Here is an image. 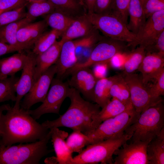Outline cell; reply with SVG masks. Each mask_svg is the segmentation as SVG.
Segmentation results:
<instances>
[{"mask_svg": "<svg viewBox=\"0 0 164 164\" xmlns=\"http://www.w3.org/2000/svg\"><path fill=\"white\" fill-rule=\"evenodd\" d=\"M146 0H141L143 5L144 3L146 1Z\"/></svg>", "mask_w": 164, "mask_h": 164, "instance_id": "f907efd6", "label": "cell"}, {"mask_svg": "<svg viewBox=\"0 0 164 164\" xmlns=\"http://www.w3.org/2000/svg\"><path fill=\"white\" fill-rule=\"evenodd\" d=\"M164 31V10L156 12L146 20L136 35L137 45L145 50L152 47Z\"/></svg>", "mask_w": 164, "mask_h": 164, "instance_id": "7c38bea8", "label": "cell"}, {"mask_svg": "<svg viewBox=\"0 0 164 164\" xmlns=\"http://www.w3.org/2000/svg\"><path fill=\"white\" fill-rule=\"evenodd\" d=\"M2 80V78L1 75L0 74V80Z\"/></svg>", "mask_w": 164, "mask_h": 164, "instance_id": "816d5d0a", "label": "cell"}, {"mask_svg": "<svg viewBox=\"0 0 164 164\" xmlns=\"http://www.w3.org/2000/svg\"><path fill=\"white\" fill-rule=\"evenodd\" d=\"M70 88L68 82H63L61 79L56 77L53 78L42 104L36 109L28 110V112L36 120L46 114L52 113L59 114L62 103L68 97Z\"/></svg>", "mask_w": 164, "mask_h": 164, "instance_id": "9c48e42d", "label": "cell"}, {"mask_svg": "<svg viewBox=\"0 0 164 164\" xmlns=\"http://www.w3.org/2000/svg\"><path fill=\"white\" fill-rule=\"evenodd\" d=\"M45 0H26V2L28 4V3L30 2H33L39 1H45Z\"/></svg>", "mask_w": 164, "mask_h": 164, "instance_id": "681fc988", "label": "cell"}, {"mask_svg": "<svg viewBox=\"0 0 164 164\" xmlns=\"http://www.w3.org/2000/svg\"><path fill=\"white\" fill-rule=\"evenodd\" d=\"M27 4L26 0H0V14Z\"/></svg>", "mask_w": 164, "mask_h": 164, "instance_id": "60d3db41", "label": "cell"}, {"mask_svg": "<svg viewBox=\"0 0 164 164\" xmlns=\"http://www.w3.org/2000/svg\"><path fill=\"white\" fill-rule=\"evenodd\" d=\"M143 7L147 19L153 13L164 10V0H146Z\"/></svg>", "mask_w": 164, "mask_h": 164, "instance_id": "ab89813d", "label": "cell"}, {"mask_svg": "<svg viewBox=\"0 0 164 164\" xmlns=\"http://www.w3.org/2000/svg\"><path fill=\"white\" fill-rule=\"evenodd\" d=\"M51 132V141L56 157L54 159L56 163L60 164H72L73 153L68 148L65 139L68 136V132L58 128L50 129Z\"/></svg>", "mask_w": 164, "mask_h": 164, "instance_id": "ac0fdd59", "label": "cell"}, {"mask_svg": "<svg viewBox=\"0 0 164 164\" xmlns=\"http://www.w3.org/2000/svg\"><path fill=\"white\" fill-rule=\"evenodd\" d=\"M164 109L162 100L142 112L133 124L125 130L132 142L151 141L164 128Z\"/></svg>", "mask_w": 164, "mask_h": 164, "instance_id": "277c9868", "label": "cell"}, {"mask_svg": "<svg viewBox=\"0 0 164 164\" xmlns=\"http://www.w3.org/2000/svg\"><path fill=\"white\" fill-rule=\"evenodd\" d=\"M77 62L74 40L63 42L58 59L55 64L57 67L56 77L61 79L66 71Z\"/></svg>", "mask_w": 164, "mask_h": 164, "instance_id": "ffe728a7", "label": "cell"}, {"mask_svg": "<svg viewBox=\"0 0 164 164\" xmlns=\"http://www.w3.org/2000/svg\"><path fill=\"white\" fill-rule=\"evenodd\" d=\"M83 0L87 10V14L93 13L94 5L96 0Z\"/></svg>", "mask_w": 164, "mask_h": 164, "instance_id": "7dc6e473", "label": "cell"}, {"mask_svg": "<svg viewBox=\"0 0 164 164\" xmlns=\"http://www.w3.org/2000/svg\"><path fill=\"white\" fill-rule=\"evenodd\" d=\"M63 41H56L49 48L36 55L34 75L35 83L40 76L57 62Z\"/></svg>", "mask_w": 164, "mask_h": 164, "instance_id": "d6986e66", "label": "cell"}, {"mask_svg": "<svg viewBox=\"0 0 164 164\" xmlns=\"http://www.w3.org/2000/svg\"><path fill=\"white\" fill-rule=\"evenodd\" d=\"M113 0H96L94 12L100 14L109 13Z\"/></svg>", "mask_w": 164, "mask_h": 164, "instance_id": "b9f144b4", "label": "cell"}, {"mask_svg": "<svg viewBox=\"0 0 164 164\" xmlns=\"http://www.w3.org/2000/svg\"><path fill=\"white\" fill-rule=\"evenodd\" d=\"M55 10L76 19L87 14L86 8L80 0H49Z\"/></svg>", "mask_w": 164, "mask_h": 164, "instance_id": "d4e9b609", "label": "cell"}, {"mask_svg": "<svg viewBox=\"0 0 164 164\" xmlns=\"http://www.w3.org/2000/svg\"><path fill=\"white\" fill-rule=\"evenodd\" d=\"M149 164H164V128L152 139L147 147Z\"/></svg>", "mask_w": 164, "mask_h": 164, "instance_id": "83f0119b", "label": "cell"}, {"mask_svg": "<svg viewBox=\"0 0 164 164\" xmlns=\"http://www.w3.org/2000/svg\"><path fill=\"white\" fill-rule=\"evenodd\" d=\"M128 13L130 19L127 27L136 35L146 20L141 0H130Z\"/></svg>", "mask_w": 164, "mask_h": 164, "instance_id": "4316f807", "label": "cell"}, {"mask_svg": "<svg viewBox=\"0 0 164 164\" xmlns=\"http://www.w3.org/2000/svg\"><path fill=\"white\" fill-rule=\"evenodd\" d=\"M164 56L157 53L146 52L138 69L141 73L142 80L145 86L164 68Z\"/></svg>", "mask_w": 164, "mask_h": 164, "instance_id": "2e32d148", "label": "cell"}, {"mask_svg": "<svg viewBox=\"0 0 164 164\" xmlns=\"http://www.w3.org/2000/svg\"><path fill=\"white\" fill-rule=\"evenodd\" d=\"M19 79L14 75L0 80V103L10 100L15 101V86Z\"/></svg>", "mask_w": 164, "mask_h": 164, "instance_id": "e575fe53", "label": "cell"}, {"mask_svg": "<svg viewBox=\"0 0 164 164\" xmlns=\"http://www.w3.org/2000/svg\"><path fill=\"white\" fill-rule=\"evenodd\" d=\"M0 120V145L36 142L43 139L49 130L37 122L27 110L11 107Z\"/></svg>", "mask_w": 164, "mask_h": 164, "instance_id": "6da1fadb", "label": "cell"}, {"mask_svg": "<svg viewBox=\"0 0 164 164\" xmlns=\"http://www.w3.org/2000/svg\"><path fill=\"white\" fill-rule=\"evenodd\" d=\"M130 0H113L111 13L120 18L127 25L128 17V8Z\"/></svg>", "mask_w": 164, "mask_h": 164, "instance_id": "74e56055", "label": "cell"}, {"mask_svg": "<svg viewBox=\"0 0 164 164\" xmlns=\"http://www.w3.org/2000/svg\"><path fill=\"white\" fill-rule=\"evenodd\" d=\"M119 76L116 75L97 80L94 90V102L100 108H103L111 100L110 88Z\"/></svg>", "mask_w": 164, "mask_h": 164, "instance_id": "484cf974", "label": "cell"}, {"mask_svg": "<svg viewBox=\"0 0 164 164\" xmlns=\"http://www.w3.org/2000/svg\"><path fill=\"white\" fill-rule=\"evenodd\" d=\"M86 15L76 19L61 35V40L63 42L73 40L86 36L93 31L96 28Z\"/></svg>", "mask_w": 164, "mask_h": 164, "instance_id": "603a6c76", "label": "cell"}, {"mask_svg": "<svg viewBox=\"0 0 164 164\" xmlns=\"http://www.w3.org/2000/svg\"><path fill=\"white\" fill-rule=\"evenodd\" d=\"M94 27L104 36L125 42L129 47H136L138 41L135 34L130 31L120 18L110 13L87 14Z\"/></svg>", "mask_w": 164, "mask_h": 164, "instance_id": "8992f818", "label": "cell"}, {"mask_svg": "<svg viewBox=\"0 0 164 164\" xmlns=\"http://www.w3.org/2000/svg\"><path fill=\"white\" fill-rule=\"evenodd\" d=\"M57 72L54 64L50 67L39 77L29 91L24 96L20 104V107L29 110L34 104L44 101L50 89L52 80Z\"/></svg>", "mask_w": 164, "mask_h": 164, "instance_id": "8fae6325", "label": "cell"}, {"mask_svg": "<svg viewBox=\"0 0 164 164\" xmlns=\"http://www.w3.org/2000/svg\"><path fill=\"white\" fill-rule=\"evenodd\" d=\"M45 15L44 19L47 25L62 35L75 19L55 10Z\"/></svg>", "mask_w": 164, "mask_h": 164, "instance_id": "f546056e", "label": "cell"}, {"mask_svg": "<svg viewBox=\"0 0 164 164\" xmlns=\"http://www.w3.org/2000/svg\"><path fill=\"white\" fill-rule=\"evenodd\" d=\"M32 21L25 17L1 27L0 29V42L17 47L23 50L17 42V34L21 28Z\"/></svg>", "mask_w": 164, "mask_h": 164, "instance_id": "f1b7e54d", "label": "cell"}, {"mask_svg": "<svg viewBox=\"0 0 164 164\" xmlns=\"http://www.w3.org/2000/svg\"><path fill=\"white\" fill-rule=\"evenodd\" d=\"M108 62H102L94 65L92 70L94 76L98 79L106 77Z\"/></svg>", "mask_w": 164, "mask_h": 164, "instance_id": "7bdbcfd3", "label": "cell"}, {"mask_svg": "<svg viewBox=\"0 0 164 164\" xmlns=\"http://www.w3.org/2000/svg\"><path fill=\"white\" fill-rule=\"evenodd\" d=\"M133 108V105H126L117 99L112 98L99 112L94 117L92 123V131L104 120Z\"/></svg>", "mask_w": 164, "mask_h": 164, "instance_id": "7402d4cb", "label": "cell"}, {"mask_svg": "<svg viewBox=\"0 0 164 164\" xmlns=\"http://www.w3.org/2000/svg\"><path fill=\"white\" fill-rule=\"evenodd\" d=\"M110 94L111 97L116 98L126 105H133L129 87L122 75L119 74L113 84L110 88Z\"/></svg>", "mask_w": 164, "mask_h": 164, "instance_id": "4dcf8cb0", "label": "cell"}, {"mask_svg": "<svg viewBox=\"0 0 164 164\" xmlns=\"http://www.w3.org/2000/svg\"><path fill=\"white\" fill-rule=\"evenodd\" d=\"M47 25L44 19L34 23L30 22L21 28L18 32L16 39L23 50H28L33 46L34 43L44 32Z\"/></svg>", "mask_w": 164, "mask_h": 164, "instance_id": "e0dca14e", "label": "cell"}, {"mask_svg": "<svg viewBox=\"0 0 164 164\" xmlns=\"http://www.w3.org/2000/svg\"><path fill=\"white\" fill-rule=\"evenodd\" d=\"M29 59V54L19 52L0 59V74L2 80L15 74L24 68Z\"/></svg>", "mask_w": 164, "mask_h": 164, "instance_id": "44dd1931", "label": "cell"}, {"mask_svg": "<svg viewBox=\"0 0 164 164\" xmlns=\"http://www.w3.org/2000/svg\"><path fill=\"white\" fill-rule=\"evenodd\" d=\"M151 141H135L128 144L126 142L121 149L114 152L117 156L114 164H149L147 154V147Z\"/></svg>", "mask_w": 164, "mask_h": 164, "instance_id": "4fadbf2b", "label": "cell"}, {"mask_svg": "<svg viewBox=\"0 0 164 164\" xmlns=\"http://www.w3.org/2000/svg\"><path fill=\"white\" fill-rule=\"evenodd\" d=\"M50 130L43 139L26 144L4 146L0 145V164H39L41 159L54 150L48 149Z\"/></svg>", "mask_w": 164, "mask_h": 164, "instance_id": "3957f363", "label": "cell"}, {"mask_svg": "<svg viewBox=\"0 0 164 164\" xmlns=\"http://www.w3.org/2000/svg\"><path fill=\"white\" fill-rule=\"evenodd\" d=\"M122 53H118L114 56L110 60L109 64L114 68L123 69L124 64L127 58H121V55Z\"/></svg>", "mask_w": 164, "mask_h": 164, "instance_id": "f6af8a7d", "label": "cell"}, {"mask_svg": "<svg viewBox=\"0 0 164 164\" xmlns=\"http://www.w3.org/2000/svg\"><path fill=\"white\" fill-rule=\"evenodd\" d=\"M67 82L70 87L77 90L89 101L94 102V90L98 79L89 67L78 69L71 74Z\"/></svg>", "mask_w": 164, "mask_h": 164, "instance_id": "5bb4252c", "label": "cell"}, {"mask_svg": "<svg viewBox=\"0 0 164 164\" xmlns=\"http://www.w3.org/2000/svg\"><path fill=\"white\" fill-rule=\"evenodd\" d=\"M61 35L59 32L53 29L43 33L34 43L32 52L36 55L42 53L51 46Z\"/></svg>", "mask_w": 164, "mask_h": 164, "instance_id": "d6a6232c", "label": "cell"}, {"mask_svg": "<svg viewBox=\"0 0 164 164\" xmlns=\"http://www.w3.org/2000/svg\"><path fill=\"white\" fill-rule=\"evenodd\" d=\"M139 115L133 108L104 120L87 135L89 138V145L123 135L126 128L136 121Z\"/></svg>", "mask_w": 164, "mask_h": 164, "instance_id": "52a82bcc", "label": "cell"}, {"mask_svg": "<svg viewBox=\"0 0 164 164\" xmlns=\"http://www.w3.org/2000/svg\"><path fill=\"white\" fill-rule=\"evenodd\" d=\"M29 59L22 70L20 77L15 84L16 94L15 103L13 108H20V104L23 97L31 89L35 83L34 75L36 55L28 51Z\"/></svg>", "mask_w": 164, "mask_h": 164, "instance_id": "9a60e30c", "label": "cell"}, {"mask_svg": "<svg viewBox=\"0 0 164 164\" xmlns=\"http://www.w3.org/2000/svg\"><path fill=\"white\" fill-rule=\"evenodd\" d=\"M67 138V144L72 153H80L85 146L89 145L88 136L80 131H73Z\"/></svg>", "mask_w": 164, "mask_h": 164, "instance_id": "d590c367", "label": "cell"}, {"mask_svg": "<svg viewBox=\"0 0 164 164\" xmlns=\"http://www.w3.org/2000/svg\"><path fill=\"white\" fill-rule=\"evenodd\" d=\"M22 51L19 47L0 42V56L15 51L21 52Z\"/></svg>", "mask_w": 164, "mask_h": 164, "instance_id": "bcb514c9", "label": "cell"}, {"mask_svg": "<svg viewBox=\"0 0 164 164\" xmlns=\"http://www.w3.org/2000/svg\"><path fill=\"white\" fill-rule=\"evenodd\" d=\"M154 80H155L154 84L151 87L147 88L154 99L161 100V96L164 94V68Z\"/></svg>", "mask_w": 164, "mask_h": 164, "instance_id": "f35d334b", "label": "cell"}, {"mask_svg": "<svg viewBox=\"0 0 164 164\" xmlns=\"http://www.w3.org/2000/svg\"><path fill=\"white\" fill-rule=\"evenodd\" d=\"M146 51L157 53L164 56V31L160 34L154 45Z\"/></svg>", "mask_w": 164, "mask_h": 164, "instance_id": "ee69618b", "label": "cell"}, {"mask_svg": "<svg viewBox=\"0 0 164 164\" xmlns=\"http://www.w3.org/2000/svg\"><path fill=\"white\" fill-rule=\"evenodd\" d=\"M128 47L125 42L103 36L95 45L87 59L82 63H77L66 71L63 77L80 69L89 68L98 63L108 62L115 55L124 53Z\"/></svg>", "mask_w": 164, "mask_h": 164, "instance_id": "ba28073f", "label": "cell"}, {"mask_svg": "<svg viewBox=\"0 0 164 164\" xmlns=\"http://www.w3.org/2000/svg\"><path fill=\"white\" fill-rule=\"evenodd\" d=\"M68 97L70 104L66 111L57 118L47 120L42 125L49 129L66 127L87 135L92 131L93 119L100 111V107L84 99L80 93L73 87H70Z\"/></svg>", "mask_w": 164, "mask_h": 164, "instance_id": "7a4b0ae2", "label": "cell"}, {"mask_svg": "<svg viewBox=\"0 0 164 164\" xmlns=\"http://www.w3.org/2000/svg\"><path fill=\"white\" fill-rule=\"evenodd\" d=\"M131 135L125 133L87 145L85 149L73 157L72 164H113L112 155L114 152L129 140Z\"/></svg>", "mask_w": 164, "mask_h": 164, "instance_id": "5b68a950", "label": "cell"}, {"mask_svg": "<svg viewBox=\"0 0 164 164\" xmlns=\"http://www.w3.org/2000/svg\"><path fill=\"white\" fill-rule=\"evenodd\" d=\"M11 107L9 104H2L0 105V120L2 114L4 111H7Z\"/></svg>", "mask_w": 164, "mask_h": 164, "instance_id": "c3c4849f", "label": "cell"}, {"mask_svg": "<svg viewBox=\"0 0 164 164\" xmlns=\"http://www.w3.org/2000/svg\"><path fill=\"white\" fill-rule=\"evenodd\" d=\"M28 4L26 17L32 21L37 17L47 15L55 10L54 6L49 0L33 2Z\"/></svg>", "mask_w": 164, "mask_h": 164, "instance_id": "1f68e13d", "label": "cell"}, {"mask_svg": "<svg viewBox=\"0 0 164 164\" xmlns=\"http://www.w3.org/2000/svg\"><path fill=\"white\" fill-rule=\"evenodd\" d=\"M24 5L19 8L0 14V27L26 17V12Z\"/></svg>", "mask_w": 164, "mask_h": 164, "instance_id": "8d00e7d4", "label": "cell"}, {"mask_svg": "<svg viewBox=\"0 0 164 164\" xmlns=\"http://www.w3.org/2000/svg\"><path fill=\"white\" fill-rule=\"evenodd\" d=\"M122 75L129 88L132 104L139 114L162 100H157L152 97L147 87L142 82L141 77L138 74L123 73Z\"/></svg>", "mask_w": 164, "mask_h": 164, "instance_id": "30bf717a", "label": "cell"}, {"mask_svg": "<svg viewBox=\"0 0 164 164\" xmlns=\"http://www.w3.org/2000/svg\"><path fill=\"white\" fill-rule=\"evenodd\" d=\"M146 51L145 48L139 46L134 49L127 57L124 64L123 69L124 73H133L138 70L145 56Z\"/></svg>", "mask_w": 164, "mask_h": 164, "instance_id": "836d02e7", "label": "cell"}, {"mask_svg": "<svg viewBox=\"0 0 164 164\" xmlns=\"http://www.w3.org/2000/svg\"><path fill=\"white\" fill-rule=\"evenodd\" d=\"M103 36L100 34L99 31L95 28L89 35L74 40L78 62L82 59L80 63H82L87 59L95 45Z\"/></svg>", "mask_w": 164, "mask_h": 164, "instance_id": "cb8c5ba5", "label": "cell"}]
</instances>
